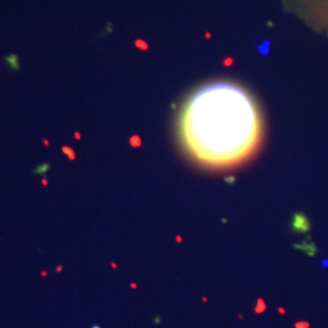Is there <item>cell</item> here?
Here are the masks:
<instances>
[{
	"label": "cell",
	"mask_w": 328,
	"mask_h": 328,
	"mask_svg": "<svg viewBox=\"0 0 328 328\" xmlns=\"http://www.w3.org/2000/svg\"><path fill=\"white\" fill-rule=\"evenodd\" d=\"M265 308H266L265 303H264L261 299H259V300H258V306L255 308V312H256V313H260V312H263V311L265 310Z\"/></svg>",
	"instance_id": "ba28073f"
},
{
	"label": "cell",
	"mask_w": 328,
	"mask_h": 328,
	"mask_svg": "<svg viewBox=\"0 0 328 328\" xmlns=\"http://www.w3.org/2000/svg\"><path fill=\"white\" fill-rule=\"evenodd\" d=\"M44 145H45V146H49V141H48V140H44Z\"/></svg>",
	"instance_id": "2e32d148"
},
{
	"label": "cell",
	"mask_w": 328,
	"mask_h": 328,
	"mask_svg": "<svg viewBox=\"0 0 328 328\" xmlns=\"http://www.w3.org/2000/svg\"><path fill=\"white\" fill-rule=\"evenodd\" d=\"M91 328H100V327H98V326H93Z\"/></svg>",
	"instance_id": "d6986e66"
},
{
	"label": "cell",
	"mask_w": 328,
	"mask_h": 328,
	"mask_svg": "<svg viewBox=\"0 0 328 328\" xmlns=\"http://www.w3.org/2000/svg\"><path fill=\"white\" fill-rule=\"evenodd\" d=\"M50 164L49 163H41V164H39V165H37L35 168H34V170H33V173L35 174V175H39V176H45L46 174H48V172L50 170Z\"/></svg>",
	"instance_id": "8992f818"
},
{
	"label": "cell",
	"mask_w": 328,
	"mask_h": 328,
	"mask_svg": "<svg viewBox=\"0 0 328 328\" xmlns=\"http://www.w3.org/2000/svg\"><path fill=\"white\" fill-rule=\"evenodd\" d=\"M5 61L7 63V67L11 69V71H19V57L16 55H9L5 57Z\"/></svg>",
	"instance_id": "5b68a950"
},
{
	"label": "cell",
	"mask_w": 328,
	"mask_h": 328,
	"mask_svg": "<svg viewBox=\"0 0 328 328\" xmlns=\"http://www.w3.org/2000/svg\"><path fill=\"white\" fill-rule=\"evenodd\" d=\"M62 152L68 157V159H71V160H74L76 159V153H74V151L69 146H62Z\"/></svg>",
	"instance_id": "52a82bcc"
},
{
	"label": "cell",
	"mask_w": 328,
	"mask_h": 328,
	"mask_svg": "<svg viewBox=\"0 0 328 328\" xmlns=\"http://www.w3.org/2000/svg\"><path fill=\"white\" fill-rule=\"evenodd\" d=\"M261 110L251 94L231 81H214L191 93L176 120L177 141L197 167L222 172L251 160L264 140Z\"/></svg>",
	"instance_id": "6da1fadb"
},
{
	"label": "cell",
	"mask_w": 328,
	"mask_h": 328,
	"mask_svg": "<svg viewBox=\"0 0 328 328\" xmlns=\"http://www.w3.org/2000/svg\"><path fill=\"white\" fill-rule=\"evenodd\" d=\"M131 143H133V146H135V147L140 146V139H139L137 136H134V137L131 139Z\"/></svg>",
	"instance_id": "30bf717a"
},
{
	"label": "cell",
	"mask_w": 328,
	"mask_h": 328,
	"mask_svg": "<svg viewBox=\"0 0 328 328\" xmlns=\"http://www.w3.org/2000/svg\"><path fill=\"white\" fill-rule=\"evenodd\" d=\"M112 268H113V269H117V265H116V263H112Z\"/></svg>",
	"instance_id": "e0dca14e"
},
{
	"label": "cell",
	"mask_w": 328,
	"mask_h": 328,
	"mask_svg": "<svg viewBox=\"0 0 328 328\" xmlns=\"http://www.w3.org/2000/svg\"><path fill=\"white\" fill-rule=\"evenodd\" d=\"M311 230V221L303 213H295L292 219V231L297 235L309 233Z\"/></svg>",
	"instance_id": "3957f363"
},
{
	"label": "cell",
	"mask_w": 328,
	"mask_h": 328,
	"mask_svg": "<svg viewBox=\"0 0 328 328\" xmlns=\"http://www.w3.org/2000/svg\"><path fill=\"white\" fill-rule=\"evenodd\" d=\"M62 269H63V266H62V265H58L57 268H56V272H57V273H60V272L62 271Z\"/></svg>",
	"instance_id": "4fadbf2b"
},
{
	"label": "cell",
	"mask_w": 328,
	"mask_h": 328,
	"mask_svg": "<svg viewBox=\"0 0 328 328\" xmlns=\"http://www.w3.org/2000/svg\"><path fill=\"white\" fill-rule=\"evenodd\" d=\"M40 275H41V276H44V277H45V276H48V271L43 270V271H41V273H40Z\"/></svg>",
	"instance_id": "5bb4252c"
},
{
	"label": "cell",
	"mask_w": 328,
	"mask_h": 328,
	"mask_svg": "<svg viewBox=\"0 0 328 328\" xmlns=\"http://www.w3.org/2000/svg\"><path fill=\"white\" fill-rule=\"evenodd\" d=\"M41 184H43V185H44V186H46V185H48V184H49V180H48V179H46V177H45V176H44V177H43V179H41Z\"/></svg>",
	"instance_id": "8fae6325"
},
{
	"label": "cell",
	"mask_w": 328,
	"mask_h": 328,
	"mask_svg": "<svg viewBox=\"0 0 328 328\" xmlns=\"http://www.w3.org/2000/svg\"><path fill=\"white\" fill-rule=\"evenodd\" d=\"M294 247H295L297 249H301V251H304L309 256L316 255L317 251H318L317 247H316V244H315L313 242H303V243H299V244H294Z\"/></svg>",
	"instance_id": "277c9868"
},
{
	"label": "cell",
	"mask_w": 328,
	"mask_h": 328,
	"mask_svg": "<svg viewBox=\"0 0 328 328\" xmlns=\"http://www.w3.org/2000/svg\"><path fill=\"white\" fill-rule=\"evenodd\" d=\"M74 136H76V139H78V140L80 139V135H79V133H76V134H74Z\"/></svg>",
	"instance_id": "9a60e30c"
},
{
	"label": "cell",
	"mask_w": 328,
	"mask_h": 328,
	"mask_svg": "<svg viewBox=\"0 0 328 328\" xmlns=\"http://www.w3.org/2000/svg\"><path fill=\"white\" fill-rule=\"evenodd\" d=\"M295 328H309V322H297L294 325Z\"/></svg>",
	"instance_id": "9c48e42d"
},
{
	"label": "cell",
	"mask_w": 328,
	"mask_h": 328,
	"mask_svg": "<svg viewBox=\"0 0 328 328\" xmlns=\"http://www.w3.org/2000/svg\"><path fill=\"white\" fill-rule=\"evenodd\" d=\"M278 310H280V312H281V313H284V310H283V309H281V308H280Z\"/></svg>",
	"instance_id": "ac0fdd59"
},
{
	"label": "cell",
	"mask_w": 328,
	"mask_h": 328,
	"mask_svg": "<svg viewBox=\"0 0 328 328\" xmlns=\"http://www.w3.org/2000/svg\"><path fill=\"white\" fill-rule=\"evenodd\" d=\"M282 4L313 33L328 39V0H282Z\"/></svg>",
	"instance_id": "7a4b0ae2"
},
{
	"label": "cell",
	"mask_w": 328,
	"mask_h": 328,
	"mask_svg": "<svg viewBox=\"0 0 328 328\" xmlns=\"http://www.w3.org/2000/svg\"><path fill=\"white\" fill-rule=\"evenodd\" d=\"M225 180H226V181H229V182H235V181H236V179H235V177H226Z\"/></svg>",
	"instance_id": "7c38bea8"
}]
</instances>
